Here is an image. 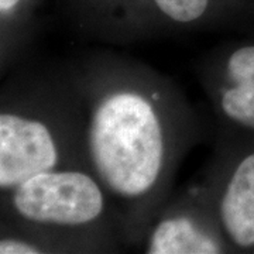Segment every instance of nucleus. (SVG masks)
Here are the masks:
<instances>
[{"mask_svg":"<svg viewBox=\"0 0 254 254\" xmlns=\"http://www.w3.org/2000/svg\"><path fill=\"white\" fill-rule=\"evenodd\" d=\"M85 112V163L109 198L122 240L143 243L198 140L175 83L143 64L96 54L68 68Z\"/></svg>","mask_w":254,"mask_h":254,"instance_id":"obj_1","label":"nucleus"},{"mask_svg":"<svg viewBox=\"0 0 254 254\" xmlns=\"http://www.w3.org/2000/svg\"><path fill=\"white\" fill-rule=\"evenodd\" d=\"M64 168H86L85 112L69 69L16 73L1 91L0 190Z\"/></svg>","mask_w":254,"mask_h":254,"instance_id":"obj_2","label":"nucleus"},{"mask_svg":"<svg viewBox=\"0 0 254 254\" xmlns=\"http://www.w3.org/2000/svg\"><path fill=\"white\" fill-rule=\"evenodd\" d=\"M1 230L43 253H106L122 242L109 198L86 168L37 174L1 192Z\"/></svg>","mask_w":254,"mask_h":254,"instance_id":"obj_3","label":"nucleus"},{"mask_svg":"<svg viewBox=\"0 0 254 254\" xmlns=\"http://www.w3.org/2000/svg\"><path fill=\"white\" fill-rule=\"evenodd\" d=\"M202 187L230 250L254 249V148L220 141Z\"/></svg>","mask_w":254,"mask_h":254,"instance_id":"obj_4","label":"nucleus"},{"mask_svg":"<svg viewBox=\"0 0 254 254\" xmlns=\"http://www.w3.org/2000/svg\"><path fill=\"white\" fill-rule=\"evenodd\" d=\"M148 254H220L230 246L202 185L167 200L143 240Z\"/></svg>","mask_w":254,"mask_h":254,"instance_id":"obj_5","label":"nucleus"},{"mask_svg":"<svg viewBox=\"0 0 254 254\" xmlns=\"http://www.w3.org/2000/svg\"><path fill=\"white\" fill-rule=\"evenodd\" d=\"M200 79L226 131L254 133V44L212 51Z\"/></svg>","mask_w":254,"mask_h":254,"instance_id":"obj_6","label":"nucleus"},{"mask_svg":"<svg viewBox=\"0 0 254 254\" xmlns=\"http://www.w3.org/2000/svg\"><path fill=\"white\" fill-rule=\"evenodd\" d=\"M163 21L181 27H199L212 21V0H153Z\"/></svg>","mask_w":254,"mask_h":254,"instance_id":"obj_7","label":"nucleus"},{"mask_svg":"<svg viewBox=\"0 0 254 254\" xmlns=\"http://www.w3.org/2000/svg\"><path fill=\"white\" fill-rule=\"evenodd\" d=\"M23 0H0V17H1V37L6 36L11 24H17L20 6Z\"/></svg>","mask_w":254,"mask_h":254,"instance_id":"obj_8","label":"nucleus"}]
</instances>
